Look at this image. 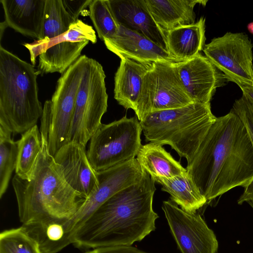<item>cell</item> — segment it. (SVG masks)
I'll use <instances>...</instances> for the list:
<instances>
[{
    "label": "cell",
    "mask_w": 253,
    "mask_h": 253,
    "mask_svg": "<svg viewBox=\"0 0 253 253\" xmlns=\"http://www.w3.org/2000/svg\"><path fill=\"white\" fill-rule=\"evenodd\" d=\"M17 143L15 174L25 178L31 173L42 146V134L38 126H34L22 134Z\"/></svg>",
    "instance_id": "cell-26"
},
{
    "label": "cell",
    "mask_w": 253,
    "mask_h": 253,
    "mask_svg": "<svg viewBox=\"0 0 253 253\" xmlns=\"http://www.w3.org/2000/svg\"><path fill=\"white\" fill-rule=\"evenodd\" d=\"M154 21L164 33L177 27L195 23L194 8L205 6L204 0H145Z\"/></svg>",
    "instance_id": "cell-20"
},
{
    "label": "cell",
    "mask_w": 253,
    "mask_h": 253,
    "mask_svg": "<svg viewBox=\"0 0 253 253\" xmlns=\"http://www.w3.org/2000/svg\"><path fill=\"white\" fill-rule=\"evenodd\" d=\"M104 42L107 48L120 59L127 58L146 64L181 62L143 35L121 25L113 38L105 40Z\"/></svg>",
    "instance_id": "cell-16"
},
{
    "label": "cell",
    "mask_w": 253,
    "mask_h": 253,
    "mask_svg": "<svg viewBox=\"0 0 253 253\" xmlns=\"http://www.w3.org/2000/svg\"><path fill=\"white\" fill-rule=\"evenodd\" d=\"M136 159L142 169L154 179L171 178L187 173L183 168L168 152L162 145L149 142L142 145Z\"/></svg>",
    "instance_id": "cell-22"
},
{
    "label": "cell",
    "mask_w": 253,
    "mask_h": 253,
    "mask_svg": "<svg viewBox=\"0 0 253 253\" xmlns=\"http://www.w3.org/2000/svg\"><path fill=\"white\" fill-rule=\"evenodd\" d=\"M231 111L236 114L244 123L253 144V104L243 95L235 101ZM237 202L239 205L246 202L253 209V179L244 188Z\"/></svg>",
    "instance_id": "cell-30"
},
{
    "label": "cell",
    "mask_w": 253,
    "mask_h": 253,
    "mask_svg": "<svg viewBox=\"0 0 253 253\" xmlns=\"http://www.w3.org/2000/svg\"><path fill=\"white\" fill-rule=\"evenodd\" d=\"M253 44L246 34L227 32L205 44V56L228 81L253 85Z\"/></svg>",
    "instance_id": "cell-11"
},
{
    "label": "cell",
    "mask_w": 253,
    "mask_h": 253,
    "mask_svg": "<svg viewBox=\"0 0 253 253\" xmlns=\"http://www.w3.org/2000/svg\"><path fill=\"white\" fill-rule=\"evenodd\" d=\"M166 49L182 62L190 59L203 50L206 41L205 19L201 17L196 23L176 27L165 33Z\"/></svg>",
    "instance_id": "cell-21"
},
{
    "label": "cell",
    "mask_w": 253,
    "mask_h": 253,
    "mask_svg": "<svg viewBox=\"0 0 253 253\" xmlns=\"http://www.w3.org/2000/svg\"><path fill=\"white\" fill-rule=\"evenodd\" d=\"M142 131L136 116L102 124L90 138L87 150L93 168L101 171L135 158L142 146Z\"/></svg>",
    "instance_id": "cell-8"
},
{
    "label": "cell",
    "mask_w": 253,
    "mask_h": 253,
    "mask_svg": "<svg viewBox=\"0 0 253 253\" xmlns=\"http://www.w3.org/2000/svg\"><path fill=\"white\" fill-rule=\"evenodd\" d=\"M144 170L136 158L97 171L98 185L75 215L64 223L73 244L77 230L107 200L119 191L139 181Z\"/></svg>",
    "instance_id": "cell-12"
},
{
    "label": "cell",
    "mask_w": 253,
    "mask_h": 253,
    "mask_svg": "<svg viewBox=\"0 0 253 253\" xmlns=\"http://www.w3.org/2000/svg\"><path fill=\"white\" fill-rule=\"evenodd\" d=\"M89 42L93 44L97 42L95 32L92 26L79 19L67 31L45 44L23 45L29 50L34 66L39 56V74H63L81 56L82 50Z\"/></svg>",
    "instance_id": "cell-10"
},
{
    "label": "cell",
    "mask_w": 253,
    "mask_h": 253,
    "mask_svg": "<svg viewBox=\"0 0 253 253\" xmlns=\"http://www.w3.org/2000/svg\"><path fill=\"white\" fill-rule=\"evenodd\" d=\"M186 169L207 203L253 179V144L234 112L216 117Z\"/></svg>",
    "instance_id": "cell-1"
},
{
    "label": "cell",
    "mask_w": 253,
    "mask_h": 253,
    "mask_svg": "<svg viewBox=\"0 0 253 253\" xmlns=\"http://www.w3.org/2000/svg\"><path fill=\"white\" fill-rule=\"evenodd\" d=\"M65 222L46 220L22 226L37 242L42 253H57L72 244L64 229Z\"/></svg>",
    "instance_id": "cell-24"
},
{
    "label": "cell",
    "mask_w": 253,
    "mask_h": 253,
    "mask_svg": "<svg viewBox=\"0 0 253 253\" xmlns=\"http://www.w3.org/2000/svg\"><path fill=\"white\" fill-rule=\"evenodd\" d=\"M12 134L0 126V198L8 188L18 154V143L11 138Z\"/></svg>",
    "instance_id": "cell-27"
},
{
    "label": "cell",
    "mask_w": 253,
    "mask_h": 253,
    "mask_svg": "<svg viewBox=\"0 0 253 253\" xmlns=\"http://www.w3.org/2000/svg\"><path fill=\"white\" fill-rule=\"evenodd\" d=\"M78 19L64 0H45L42 38L32 43L38 45L47 43L67 31Z\"/></svg>",
    "instance_id": "cell-25"
},
{
    "label": "cell",
    "mask_w": 253,
    "mask_h": 253,
    "mask_svg": "<svg viewBox=\"0 0 253 253\" xmlns=\"http://www.w3.org/2000/svg\"><path fill=\"white\" fill-rule=\"evenodd\" d=\"M249 31L253 35V22L250 23L247 26Z\"/></svg>",
    "instance_id": "cell-33"
},
{
    "label": "cell",
    "mask_w": 253,
    "mask_h": 253,
    "mask_svg": "<svg viewBox=\"0 0 253 253\" xmlns=\"http://www.w3.org/2000/svg\"><path fill=\"white\" fill-rule=\"evenodd\" d=\"M42 136V148L29 176L23 178L15 174L12 179L22 224L46 220L67 221L86 200L67 183L48 151L46 136Z\"/></svg>",
    "instance_id": "cell-3"
},
{
    "label": "cell",
    "mask_w": 253,
    "mask_h": 253,
    "mask_svg": "<svg viewBox=\"0 0 253 253\" xmlns=\"http://www.w3.org/2000/svg\"><path fill=\"white\" fill-rule=\"evenodd\" d=\"M83 253H149L132 246H118L92 249Z\"/></svg>",
    "instance_id": "cell-31"
},
{
    "label": "cell",
    "mask_w": 253,
    "mask_h": 253,
    "mask_svg": "<svg viewBox=\"0 0 253 253\" xmlns=\"http://www.w3.org/2000/svg\"><path fill=\"white\" fill-rule=\"evenodd\" d=\"M4 25L23 36L41 40L45 0H1Z\"/></svg>",
    "instance_id": "cell-18"
},
{
    "label": "cell",
    "mask_w": 253,
    "mask_h": 253,
    "mask_svg": "<svg viewBox=\"0 0 253 253\" xmlns=\"http://www.w3.org/2000/svg\"><path fill=\"white\" fill-rule=\"evenodd\" d=\"M87 57L81 55L62 74L51 99L44 103L40 129L47 132L48 150L53 157L68 142L76 96Z\"/></svg>",
    "instance_id": "cell-7"
},
{
    "label": "cell",
    "mask_w": 253,
    "mask_h": 253,
    "mask_svg": "<svg viewBox=\"0 0 253 253\" xmlns=\"http://www.w3.org/2000/svg\"><path fill=\"white\" fill-rule=\"evenodd\" d=\"M155 182L162 185L161 190L170 195V200L182 210L196 211L207 203L188 172L171 178H157Z\"/></svg>",
    "instance_id": "cell-23"
},
{
    "label": "cell",
    "mask_w": 253,
    "mask_h": 253,
    "mask_svg": "<svg viewBox=\"0 0 253 253\" xmlns=\"http://www.w3.org/2000/svg\"><path fill=\"white\" fill-rule=\"evenodd\" d=\"M151 64L121 59L114 77V98L128 109L136 110L144 77Z\"/></svg>",
    "instance_id": "cell-19"
},
{
    "label": "cell",
    "mask_w": 253,
    "mask_h": 253,
    "mask_svg": "<svg viewBox=\"0 0 253 253\" xmlns=\"http://www.w3.org/2000/svg\"><path fill=\"white\" fill-rule=\"evenodd\" d=\"M37 70L0 46V126L13 135L37 125L43 108L38 97Z\"/></svg>",
    "instance_id": "cell-4"
},
{
    "label": "cell",
    "mask_w": 253,
    "mask_h": 253,
    "mask_svg": "<svg viewBox=\"0 0 253 253\" xmlns=\"http://www.w3.org/2000/svg\"><path fill=\"white\" fill-rule=\"evenodd\" d=\"M177 68L180 81L194 102L210 103L216 89L228 81L224 75L200 53L177 63Z\"/></svg>",
    "instance_id": "cell-14"
},
{
    "label": "cell",
    "mask_w": 253,
    "mask_h": 253,
    "mask_svg": "<svg viewBox=\"0 0 253 253\" xmlns=\"http://www.w3.org/2000/svg\"><path fill=\"white\" fill-rule=\"evenodd\" d=\"M244 94L253 104V85L245 84H236Z\"/></svg>",
    "instance_id": "cell-32"
},
{
    "label": "cell",
    "mask_w": 253,
    "mask_h": 253,
    "mask_svg": "<svg viewBox=\"0 0 253 253\" xmlns=\"http://www.w3.org/2000/svg\"><path fill=\"white\" fill-rule=\"evenodd\" d=\"M69 185L86 199L98 185L97 171L91 166L85 146L68 142L53 157Z\"/></svg>",
    "instance_id": "cell-15"
},
{
    "label": "cell",
    "mask_w": 253,
    "mask_h": 253,
    "mask_svg": "<svg viewBox=\"0 0 253 253\" xmlns=\"http://www.w3.org/2000/svg\"><path fill=\"white\" fill-rule=\"evenodd\" d=\"M162 209L181 253H217L216 237L200 214L184 211L171 200L164 201Z\"/></svg>",
    "instance_id": "cell-13"
},
{
    "label": "cell",
    "mask_w": 253,
    "mask_h": 253,
    "mask_svg": "<svg viewBox=\"0 0 253 253\" xmlns=\"http://www.w3.org/2000/svg\"><path fill=\"white\" fill-rule=\"evenodd\" d=\"M155 181L145 170L141 179L102 204L76 232L73 244L82 250L131 246L156 229L153 208Z\"/></svg>",
    "instance_id": "cell-2"
},
{
    "label": "cell",
    "mask_w": 253,
    "mask_h": 253,
    "mask_svg": "<svg viewBox=\"0 0 253 253\" xmlns=\"http://www.w3.org/2000/svg\"><path fill=\"white\" fill-rule=\"evenodd\" d=\"M105 78L101 64L87 57L76 96L68 142L86 147L102 125L101 119L108 107Z\"/></svg>",
    "instance_id": "cell-6"
},
{
    "label": "cell",
    "mask_w": 253,
    "mask_h": 253,
    "mask_svg": "<svg viewBox=\"0 0 253 253\" xmlns=\"http://www.w3.org/2000/svg\"><path fill=\"white\" fill-rule=\"evenodd\" d=\"M177 63L151 64L144 77L134 111L139 121L151 113L181 108L194 102L180 81Z\"/></svg>",
    "instance_id": "cell-9"
},
{
    "label": "cell",
    "mask_w": 253,
    "mask_h": 253,
    "mask_svg": "<svg viewBox=\"0 0 253 253\" xmlns=\"http://www.w3.org/2000/svg\"><path fill=\"white\" fill-rule=\"evenodd\" d=\"M216 118L210 103L194 102L181 108L151 113L140 123L146 141L169 145L188 163Z\"/></svg>",
    "instance_id": "cell-5"
},
{
    "label": "cell",
    "mask_w": 253,
    "mask_h": 253,
    "mask_svg": "<svg viewBox=\"0 0 253 253\" xmlns=\"http://www.w3.org/2000/svg\"><path fill=\"white\" fill-rule=\"evenodd\" d=\"M108 1L120 25L143 35L166 49L165 33L154 21L145 0Z\"/></svg>",
    "instance_id": "cell-17"
},
{
    "label": "cell",
    "mask_w": 253,
    "mask_h": 253,
    "mask_svg": "<svg viewBox=\"0 0 253 253\" xmlns=\"http://www.w3.org/2000/svg\"><path fill=\"white\" fill-rule=\"evenodd\" d=\"M88 7L90 18L100 39L104 41L113 38L120 25L113 13L108 0H92Z\"/></svg>",
    "instance_id": "cell-28"
},
{
    "label": "cell",
    "mask_w": 253,
    "mask_h": 253,
    "mask_svg": "<svg viewBox=\"0 0 253 253\" xmlns=\"http://www.w3.org/2000/svg\"><path fill=\"white\" fill-rule=\"evenodd\" d=\"M0 253H42L37 242L21 226L0 234Z\"/></svg>",
    "instance_id": "cell-29"
}]
</instances>
